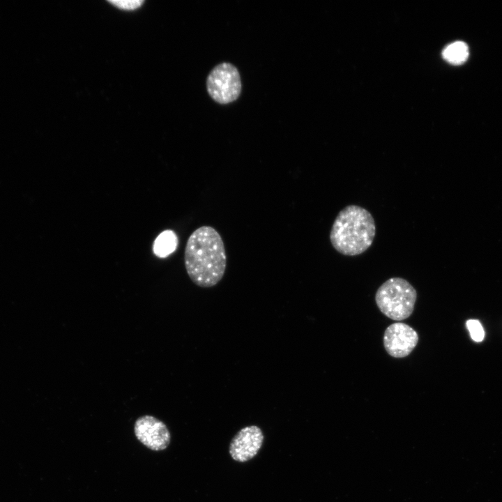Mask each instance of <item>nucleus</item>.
<instances>
[{
    "label": "nucleus",
    "mask_w": 502,
    "mask_h": 502,
    "mask_svg": "<svg viewBox=\"0 0 502 502\" xmlns=\"http://www.w3.org/2000/svg\"><path fill=\"white\" fill-rule=\"evenodd\" d=\"M466 326L474 341L480 342L483 340L485 336L484 330L478 321L470 319L467 321Z\"/></svg>",
    "instance_id": "obj_10"
},
{
    "label": "nucleus",
    "mask_w": 502,
    "mask_h": 502,
    "mask_svg": "<svg viewBox=\"0 0 502 502\" xmlns=\"http://www.w3.org/2000/svg\"><path fill=\"white\" fill-rule=\"evenodd\" d=\"M418 342L417 332L404 323L392 324L383 335L384 348L394 358H404L409 355Z\"/></svg>",
    "instance_id": "obj_6"
},
{
    "label": "nucleus",
    "mask_w": 502,
    "mask_h": 502,
    "mask_svg": "<svg viewBox=\"0 0 502 502\" xmlns=\"http://www.w3.org/2000/svg\"><path fill=\"white\" fill-rule=\"evenodd\" d=\"M178 237L176 233L170 229L161 232L154 241L153 251L158 257H166L176 249Z\"/></svg>",
    "instance_id": "obj_8"
},
{
    "label": "nucleus",
    "mask_w": 502,
    "mask_h": 502,
    "mask_svg": "<svg viewBox=\"0 0 502 502\" xmlns=\"http://www.w3.org/2000/svg\"><path fill=\"white\" fill-rule=\"evenodd\" d=\"M134 432L139 442L153 451L164 450L170 443L171 434L167 427L153 416L139 417L134 424Z\"/></svg>",
    "instance_id": "obj_5"
},
{
    "label": "nucleus",
    "mask_w": 502,
    "mask_h": 502,
    "mask_svg": "<svg viewBox=\"0 0 502 502\" xmlns=\"http://www.w3.org/2000/svg\"><path fill=\"white\" fill-rule=\"evenodd\" d=\"M116 6L127 10H132L138 8L143 3L140 0H129V1H109Z\"/></svg>",
    "instance_id": "obj_11"
},
{
    "label": "nucleus",
    "mask_w": 502,
    "mask_h": 502,
    "mask_svg": "<svg viewBox=\"0 0 502 502\" xmlns=\"http://www.w3.org/2000/svg\"><path fill=\"white\" fill-rule=\"evenodd\" d=\"M417 299L415 288L406 280L391 277L383 282L375 294L376 303L387 317L402 321L409 317Z\"/></svg>",
    "instance_id": "obj_3"
},
{
    "label": "nucleus",
    "mask_w": 502,
    "mask_h": 502,
    "mask_svg": "<svg viewBox=\"0 0 502 502\" xmlns=\"http://www.w3.org/2000/svg\"><path fill=\"white\" fill-rule=\"evenodd\" d=\"M184 264L190 279L198 287H212L222 280L227 254L223 240L215 228L201 226L190 234L185 245Z\"/></svg>",
    "instance_id": "obj_1"
},
{
    "label": "nucleus",
    "mask_w": 502,
    "mask_h": 502,
    "mask_svg": "<svg viewBox=\"0 0 502 502\" xmlns=\"http://www.w3.org/2000/svg\"><path fill=\"white\" fill-rule=\"evenodd\" d=\"M443 59L453 65H459L465 62L469 56V48L462 41L454 42L443 50Z\"/></svg>",
    "instance_id": "obj_9"
},
{
    "label": "nucleus",
    "mask_w": 502,
    "mask_h": 502,
    "mask_svg": "<svg viewBox=\"0 0 502 502\" xmlns=\"http://www.w3.org/2000/svg\"><path fill=\"white\" fill-rule=\"evenodd\" d=\"M261 429L255 425L241 429L232 438L229 452L231 458L238 462H245L257 455L264 442Z\"/></svg>",
    "instance_id": "obj_7"
},
{
    "label": "nucleus",
    "mask_w": 502,
    "mask_h": 502,
    "mask_svg": "<svg viewBox=\"0 0 502 502\" xmlns=\"http://www.w3.org/2000/svg\"><path fill=\"white\" fill-rule=\"evenodd\" d=\"M207 91L216 102L226 105L235 101L241 91V81L238 69L224 62L214 67L206 79Z\"/></svg>",
    "instance_id": "obj_4"
},
{
    "label": "nucleus",
    "mask_w": 502,
    "mask_h": 502,
    "mask_svg": "<svg viewBox=\"0 0 502 502\" xmlns=\"http://www.w3.org/2000/svg\"><path fill=\"white\" fill-rule=\"evenodd\" d=\"M375 234L372 214L362 206L348 205L336 216L329 238L337 252L345 256H356L372 245Z\"/></svg>",
    "instance_id": "obj_2"
}]
</instances>
